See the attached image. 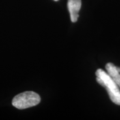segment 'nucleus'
<instances>
[{
	"label": "nucleus",
	"instance_id": "nucleus-1",
	"mask_svg": "<svg viewBox=\"0 0 120 120\" xmlns=\"http://www.w3.org/2000/svg\"><path fill=\"white\" fill-rule=\"evenodd\" d=\"M96 76L97 82L106 88L111 100L116 105H120V90L111 77L101 68L96 72Z\"/></svg>",
	"mask_w": 120,
	"mask_h": 120
},
{
	"label": "nucleus",
	"instance_id": "nucleus-2",
	"mask_svg": "<svg viewBox=\"0 0 120 120\" xmlns=\"http://www.w3.org/2000/svg\"><path fill=\"white\" fill-rule=\"evenodd\" d=\"M41 101V97L33 91H26L16 95L13 98L12 104L15 107L22 109L36 106Z\"/></svg>",
	"mask_w": 120,
	"mask_h": 120
},
{
	"label": "nucleus",
	"instance_id": "nucleus-3",
	"mask_svg": "<svg viewBox=\"0 0 120 120\" xmlns=\"http://www.w3.org/2000/svg\"><path fill=\"white\" fill-rule=\"evenodd\" d=\"M81 0H68L67 7L72 22L77 21L79 17V12L81 7Z\"/></svg>",
	"mask_w": 120,
	"mask_h": 120
},
{
	"label": "nucleus",
	"instance_id": "nucleus-4",
	"mask_svg": "<svg viewBox=\"0 0 120 120\" xmlns=\"http://www.w3.org/2000/svg\"><path fill=\"white\" fill-rule=\"evenodd\" d=\"M105 67L108 74L120 88V67L116 66L112 63H108Z\"/></svg>",
	"mask_w": 120,
	"mask_h": 120
},
{
	"label": "nucleus",
	"instance_id": "nucleus-5",
	"mask_svg": "<svg viewBox=\"0 0 120 120\" xmlns=\"http://www.w3.org/2000/svg\"><path fill=\"white\" fill-rule=\"evenodd\" d=\"M54 1H58V0H54Z\"/></svg>",
	"mask_w": 120,
	"mask_h": 120
}]
</instances>
